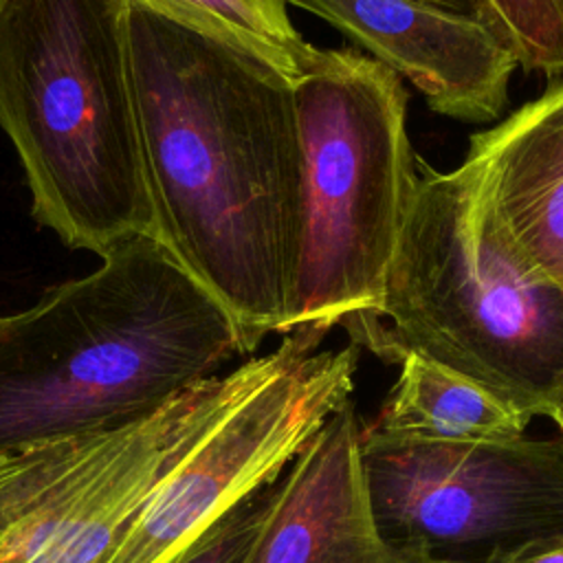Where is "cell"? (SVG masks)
<instances>
[{"mask_svg":"<svg viewBox=\"0 0 563 563\" xmlns=\"http://www.w3.org/2000/svg\"><path fill=\"white\" fill-rule=\"evenodd\" d=\"M222 391L211 376L117 429L0 453V563H108Z\"/></svg>","mask_w":563,"mask_h":563,"instance_id":"cell-8","label":"cell"},{"mask_svg":"<svg viewBox=\"0 0 563 563\" xmlns=\"http://www.w3.org/2000/svg\"><path fill=\"white\" fill-rule=\"evenodd\" d=\"M325 330L299 328L222 374V391L156 482L108 563H172L231 508L277 482L352 394L358 345L319 350Z\"/></svg>","mask_w":563,"mask_h":563,"instance_id":"cell-6","label":"cell"},{"mask_svg":"<svg viewBox=\"0 0 563 563\" xmlns=\"http://www.w3.org/2000/svg\"><path fill=\"white\" fill-rule=\"evenodd\" d=\"M411 81L435 114L488 123L501 117L519 66L506 42L475 13L427 0H288Z\"/></svg>","mask_w":563,"mask_h":563,"instance_id":"cell-9","label":"cell"},{"mask_svg":"<svg viewBox=\"0 0 563 563\" xmlns=\"http://www.w3.org/2000/svg\"><path fill=\"white\" fill-rule=\"evenodd\" d=\"M0 128L64 246L103 257L152 235L128 0H0Z\"/></svg>","mask_w":563,"mask_h":563,"instance_id":"cell-3","label":"cell"},{"mask_svg":"<svg viewBox=\"0 0 563 563\" xmlns=\"http://www.w3.org/2000/svg\"><path fill=\"white\" fill-rule=\"evenodd\" d=\"M530 420V413L473 380L407 354L372 427L394 435L475 442L521 438Z\"/></svg>","mask_w":563,"mask_h":563,"instance_id":"cell-12","label":"cell"},{"mask_svg":"<svg viewBox=\"0 0 563 563\" xmlns=\"http://www.w3.org/2000/svg\"><path fill=\"white\" fill-rule=\"evenodd\" d=\"M477 13L521 68L563 75V0H477Z\"/></svg>","mask_w":563,"mask_h":563,"instance_id":"cell-14","label":"cell"},{"mask_svg":"<svg viewBox=\"0 0 563 563\" xmlns=\"http://www.w3.org/2000/svg\"><path fill=\"white\" fill-rule=\"evenodd\" d=\"M152 238L229 312L242 354L284 334L299 240L292 81L128 0Z\"/></svg>","mask_w":563,"mask_h":563,"instance_id":"cell-1","label":"cell"},{"mask_svg":"<svg viewBox=\"0 0 563 563\" xmlns=\"http://www.w3.org/2000/svg\"><path fill=\"white\" fill-rule=\"evenodd\" d=\"M427 2H433V4H440L444 9H451V11H460V13H477V0H427Z\"/></svg>","mask_w":563,"mask_h":563,"instance_id":"cell-17","label":"cell"},{"mask_svg":"<svg viewBox=\"0 0 563 563\" xmlns=\"http://www.w3.org/2000/svg\"><path fill=\"white\" fill-rule=\"evenodd\" d=\"M347 398L290 462L242 563H411L378 532Z\"/></svg>","mask_w":563,"mask_h":563,"instance_id":"cell-10","label":"cell"},{"mask_svg":"<svg viewBox=\"0 0 563 563\" xmlns=\"http://www.w3.org/2000/svg\"><path fill=\"white\" fill-rule=\"evenodd\" d=\"M508 563H563V543L539 550V552H532V554H526V556H519V559L508 561Z\"/></svg>","mask_w":563,"mask_h":563,"instance_id":"cell-16","label":"cell"},{"mask_svg":"<svg viewBox=\"0 0 563 563\" xmlns=\"http://www.w3.org/2000/svg\"><path fill=\"white\" fill-rule=\"evenodd\" d=\"M550 418L556 422V427L561 431V440H563V389H561V394H559V398H556V402L550 411Z\"/></svg>","mask_w":563,"mask_h":563,"instance_id":"cell-18","label":"cell"},{"mask_svg":"<svg viewBox=\"0 0 563 563\" xmlns=\"http://www.w3.org/2000/svg\"><path fill=\"white\" fill-rule=\"evenodd\" d=\"M242 354L233 319L152 235L0 317V453L154 413Z\"/></svg>","mask_w":563,"mask_h":563,"instance_id":"cell-2","label":"cell"},{"mask_svg":"<svg viewBox=\"0 0 563 563\" xmlns=\"http://www.w3.org/2000/svg\"><path fill=\"white\" fill-rule=\"evenodd\" d=\"M345 330L389 363L416 354L532 418H550L563 389V290L510 257L471 158L451 172L420 161L385 295Z\"/></svg>","mask_w":563,"mask_h":563,"instance_id":"cell-4","label":"cell"},{"mask_svg":"<svg viewBox=\"0 0 563 563\" xmlns=\"http://www.w3.org/2000/svg\"><path fill=\"white\" fill-rule=\"evenodd\" d=\"M161 15L211 33L295 81L314 46L301 37L288 0H132Z\"/></svg>","mask_w":563,"mask_h":563,"instance_id":"cell-13","label":"cell"},{"mask_svg":"<svg viewBox=\"0 0 563 563\" xmlns=\"http://www.w3.org/2000/svg\"><path fill=\"white\" fill-rule=\"evenodd\" d=\"M466 158L510 257L534 282L563 290V79L473 134Z\"/></svg>","mask_w":563,"mask_h":563,"instance_id":"cell-11","label":"cell"},{"mask_svg":"<svg viewBox=\"0 0 563 563\" xmlns=\"http://www.w3.org/2000/svg\"><path fill=\"white\" fill-rule=\"evenodd\" d=\"M380 537L411 563H508L563 543V440H427L363 427Z\"/></svg>","mask_w":563,"mask_h":563,"instance_id":"cell-7","label":"cell"},{"mask_svg":"<svg viewBox=\"0 0 563 563\" xmlns=\"http://www.w3.org/2000/svg\"><path fill=\"white\" fill-rule=\"evenodd\" d=\"M299 240L286 332H330L385 295L420 161L398 75L354 48H314L292 81Z\"/></svg>","mask_w":563,"mask_h":563,"instance_id":"cell-5","label":"cell"},{"mask_svg":"<svg viewBox=\"0 0 563 563\" xmlns=\"http://www.w3.org/2000/svg\"><path fill=\"white\" fill-rule=\"evenodd\" d=\"M273 484L231 508L172 563H242L266 512Z\"/></svg>","mask_w":563,"mask_h":563,"instance_id":"cell-15","label":"cell"}]
</instances>
